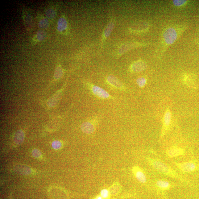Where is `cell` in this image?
<instances>
[{"instance_id":"obj_1","label":"cell","mask_w":199,"mask_h":199,"mask_svg":"<svg viewBox=\"0 0 199 199\" xmlns=\"http://www.w3.org/2000/svg\"><path fill=\"white\" fill-rule=\"evenodd\" d=\"M187 28L186 25H177L168 26L165 28L156 49L157 56H162L168 47L177 41Z\"/></svg>"},{"instance_id":"obj_9","label":"cell","mask_w":199,"mask_h":199,"mask_svg":"<svg viewBox=\"0 0 199 199\" xmlns=\"http://www.w3.org/2000/svg\"><path fill=\"white\" fill-rule=\"evenodd\" d=\"M68 27V23L65 18L62 17L59 20L57 29L60 33H64Z\"/></svg>"},{"instance_id":"obj_2","label":"cell","mask_w":199,"mask_h":199,"mask_svg":"<svg viewBox=\"0 0 199 199\" xmlns=\"http://www.w3.org/2000/svg\"><path fill=\"white\" fill-rule=\"evenodd\" d=\"M147 160L149 164L159 173L175 179H180L177 172L168 165L156 159L147 158Z\"/></svg>"},{"instance_id":"obj_17","label":"cell","mask_w":199,"mask_h":199,"mask_svg":"<svg viewBox=\"0 0 199 199\" xmlns=\"http://www.w3.org/2000/svg\"><path fill=\"white\" fill-rule=\"evenodd\" d=\"M47 18L50 19H52L55 18L56 16V12L54 9H48L45 12Z\"/></svg>"},{"instance_id":"obj_12","label":"cell","mask_w":199,"mask_h":199,"mask_svg":"<svg viewBox=\"0 0 199 199\" xmlns=\"http://www.w3.org/2000/svg\"><path fill=\"white\" fill-rule=\"evenodd\" d=\"M81 130L83 132L87 134H91L93 132L94 130L93 125L89 122L83 123L81 126Z\"/></svg>"},{"instance_id":"obj_3","label":"cell","mask_w":199,"mask_h":199,"mask_svg":"<svg viewBox=\"0 0 199 199\" xmlns=\"http://www.w3.org/2000/svg\"><path fill=\"white\" fill-rule=\"evenodd\" d=\"M175 165L184 172H191L197 169V167L194 163L191 162L182 163H175Z\"/></svg>"},{"instance_id":"obj_24","label":"cell","mask_w":199,"mask_h":199,"mask_svg":"<svg viewBox=\"0 0 199 199\" xmlns=\"http://www.w3.org/2000/svg\"><path fill=\"white\" fill-rule=\"evenodd\" d=\"M137 84L139 87H143L145 86L146 83V80L145 79L141 77L138 79L137 81Z\"/></svg>"},{"instance_id":"obj_4","label":"cell","mask_w":199,"mask_h":199,"mask_svg":"<svg viewBox=\"0 0 199 199\" xmlns=\"http://www.w3.org/2000/svg\"><path fill=\"white\" fill-rule=\"evenodd\" d=\"M166 153L168 156L171 158L183 156L185 153L184 149L177 147H173L170 148L166 151Z\"/></svg>"},{"instance_id":"obj_14","label":"cell","mask_w":199,"mask_h":199,"mask_svg":"<svg viewBox=\"0 0 199 199\" xmlns=\"http://www.w3.org/2000/svg\"><path fill=\"white\" fill-rule=\"evenodd\" d=\"M46 37V33L43 30H40L37 32L36 35L34 37V41H41L45 39Z\"/></svg>"},{"instance_id":"obj_7","label":"cell","mask_w":199,"mask_h":199,"mask_svg":"<svg viewBox=\"0 0 199 199\" xmlns=\"http://www.w3.org/2000/svg\"><path fill=\"white\" fill-rule=\"evenodd\" d=\"M133 172L136 179L140 182L145 183L147 182V178L145 174L139 168L136 167L134 168Z\"/></svg>"},{"instance_id":"obj_22","label":"cell","mask_w":199,"mask_h":199,"mask_svg":"<svg viewBox=\"0 0 199 199\" xmlns=\"http://www.w3.org/2000/svg\"><path fill=\"white\" fill-rule=\"evenodd\" d=\"M21 169L19 170V171L20 172H21L22 174H28L31 173V170L30 169V168L28 167H24L20 168Z\"/></svg>"},{"instance_id":"obj_13","label":"cell","mask_w":199,"mask_h":199,"mask_svg":"<svg viewBox=\"0 0 199 199\" xmlns=\"http://www.w3.org/2000/svg\"><path fill=\"white\" fill-rule=\"evenodd\" d=\"M107 80L110 84L113 85V86L118 89H121L122 88V83L116 77L113 76H110L107 77Z\"/></svg>"},{"instance_id":"obj_11","label":"cell","mask_w":199,"mask_h":199,"mask_svg":"<svg viewBox=\"0 0 199 199\" xmlns=\"http://www.w3.org/2000/svg\"><path fill=\"white\" fill-rule=\"evenodd\" d=\"M24 138V133L21 130L17 131L14 136L13 140L17 145H20L23 142Z\"/></svg>"},{"instance_id":"obj_27","label":"cell","mask_w":199,"mask_h":199,"mask_svg":"<svg viewBox=\"0 0 199 199\" xmlns=\"http://www.w3.org/2000/svg\"></svg>"},{"instance_id":"obj_18","label":"cell","mask_w":199,"mask_h":199,"mask_svg":"<svg viewBox=\"0 0 199 199\" xmlns=\"http://www.w3.org/2000/svg\"><path fill=\"white\" fill-rule=\"evenodd\" d=\"M114 28V24L113 23H111L109 24L107 27H106L105 32V35L106 37L109 36L112 31H113Z\"/></svg>"},{"instance_id":"obj_23","label":"cell","mask_w":199,"mask_h":199,"mask_svg":"<svg viewBox=\"0 0 199 199\" xmlns=\"http://www.w3.org/2000/svg\"><path fill=\"white\" fill-rule=\"evenodd\" d=\"M32 155L35 158H38L41 156V153L40 151L37 149H34L32 152Z\"/></svg>"},{"instance_id":"obj_15","label":"cell","mask_w":199,"mask_h":199,"mask_svg":"<svg viewBox=\"0 0 199 199\" xmlns=\"http://www.w3.org/2000/svg\"><path fill=\"white\" fill-rule=\"evenodd\" d=\"M39 26L42 28H47L48 27L49 24L48 20L44 17L40 19L39 21Z\"/></svg>"},{"instance_id":"obj_5","label":"cell","mask_w":199,"mask_h":199,"mask_svg":"<svg viewBox=\"0 0 199 199\" xmlns=\"http://www.w3.org/2000/svg\"><path fill=\"white\" fill-rule=\"evenodd\" d=\"M171 114L169 111L166 112L163 121V127L162 130V135L165 133L169 129L170 121H171Z\"/></svg>"},{"instance_id":"obj_10","label":"cell","mask_w":199,"mask_h":199,"mask_svg":"<svg viewBox=\"0 0 199 199\" xmlns=\"http://www.w3.org/2000/svg\"><path fill=\"white\" fill-rule=\"evenodd\" d=\"M147 68V65L145 62L139 61L133 64L131 69L133 71L136 72L143 71Z\"/></svg>"},{"instance_id":"obj_21","label":"cell","mask_w":199,"mask_h":199,"mask_svg":"<svg viewBox=\"0 0 199 199\" xmlns=\"http://www.w3.org/2000/svg\"><path fill=\"white\" fill-rule=\"evenodd\" d=\"M187 2V1H173V3L176 6L180 7L185 5Z\"/></svg>"},{"instance_id":"obj_8","label":"cell","mask_w":199,"mask_h":199,"mask_svg":"<svg viewBox=\"0 0 199 199\" xmlns=\"http://www.w3.org/2000/svg\"><path fill=\"white\" fill-rule=\"evenodd\" d=\"M156 186L161 190H168L172 187L169 182L165 180H159L156 183Z\"/></svg>"},{"instance_id":"obj_6","label":"cell","mask_w":199,"mask_h":199,"mask_svg":"<svg viewBox=\"0 0 199 199\" xmlns=\"http://www.w3.org/2000/svg\"><path fill=\"white\" fill-rule=\"evenodd\" d=\"M92 90L94 94L100 98H107L109 97V94L106 90L99 87L93 86Z\"/></svg>"},{"instance_id":"obj_20","label":"cell","mask_w":199,"mask_h":199,"mask_svg":"<svg viewBox=\"0 0 199 199\" xmlns=\"http://www.w3.org/2000/svg\"><path fill=\"white\" fill-rule=\"evenodd\" d=\"M52 147L55 149L57 150L60 148L62 147V143L59 141H56L53 142Z\"/></svg>"},{"instance_id":"obj_26","label":"cell","mask_w":199,"mask_h":199,"mask_svg":"<svg viewBox=\"0 0 199 199\" xmlns=\"http://www.w3.org/2000/svg\"><path fill=\"white\" fill-rule=\"evenodd\" d=\"M96 199H102V198L101 197H98Z\"/></svg>"},{"instance_id":"obj_19","label":"cell","mask_w":199,"mask_h":199,"mask_svg":"<svg viewBox=\"0 0 199 199\" xmlns=\"http://www.w3.org/2000/svg\"><path fill=\"white\" fill-rule=\"evenodd\" d=\"M62 73H63V72H62V68L60 66H58L55 71V78L56 79L60 78L62 76Z\"/></svg>"},{"instance_id":"obj_16","label":"cell","mask_w":199,"mask_h":199,"mask_svg":"<svg viewBox=\"0 0 199 199\" xmlns=\"http://www.w3.org/2000/svg\"><path fill=\"white\" fill-rule=\"evenodd\" d=\"M23 17L24 22L25 23V24L26 26H27L28 27H28H29L30 26V25L31 24L32 19L31 15L29 13L25 12L23 15Z\"/></svg>"},{"instance_id":"obj_25","label":"cell","mask_w":199,"mask_h":199,"mask_svg":"<svg viewBox=\"0 0 199 199\" xmlns=\"http://www.w3.org/2000/svg\"><path fill=\"white\" fill-rule=\"evenodd\" d=\"M101 195L102 197L107 198L109 196V191L107 189H103L101 191Z\"/></svg>"}]
</instances>
